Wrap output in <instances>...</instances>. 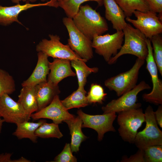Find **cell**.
I'll return each instance as SVG.
<instances>
[{
	"label": "cell",
	"mask_w": 162,
	"mask_h": 162,
	"mask_svg": "<svg viewBox=\"0 0 162 162\" xmlns=\"http://www.w3.org/2000/svg\"><path fill=\"white\" fill-rule=\"evenodd\" d=\"M107 94V93L104 92L103 87L100 85L92 83L86 98L89 104H102Z\"/></svg>",
	"instance_id": "obj_30"
},
{
	"label": "cell",
	"mask_w": 162,
	"mask_h": 162,
	"mask_svg": "<svg viewBox=\"0 0 162 162\" xmlns=\"http://www.w3.org/2000/svg\"><path fill=\"white\" fill-rule=\"evenodd\" d=\"M12 2L16 4H19L20 2L22 1L23 2H28L33 3L35 2L37 0H11Z\"/></svg>",
	"instance_id": "obj_37"
},
{
	"label": "cell",
	"mask_w": 162,
	"mask_h": 162,
	"mask_svg": "<svg viewBox=\"0 0 162 162\" xmlns=\"http://www.w3.org/2000/svg\"><path fill=\"white\" fill-rule=\"evenodd\" d=\"M124 37L122 30L116 31L112 34L96 35L92 40V46L95 52L103 56L108 62L112 56H115L122 47Z\"/></svg>",
	"instance_id": "obj_8"
},
{
	"label": "cell",
	"mask_w": 162,
	"mask_h": 162,
	"mask_svg": "<svg viewBox=\"0 0 162 162\" xmlns=\"http://www.w3.org/2000/svg\"><path fill=\"white\" fill-rule=\"evenodd\" d=\"M146 42L148 54L145 59L146 68L151 76L153 86L151 92L143 94L142 97L146 102L156 105H162V81L158 77V68L154 58L150 39L147 38Z\"/></svg>",
	"instance_id": "obj_12"
},
{
	"label": "cell",
	"mask_w": 162,
	"mask_h": 162,
	"mask_svg": "<svg viewBox=\"0 0 162 162\" xmlns=\"http://www.w3.org/2000/svg\"><path fill=\"white\" fill-rule=\"evenodd\" d=\"M0 116L4 122L16 124L29 120L21 105L6 94L0 97Z\"/></svg>",
	"instance_id": "obj_14"
},
{
	"label": "cell",
	"mask_w": 162,
	"mask_h": 162,
	"mask_svg": "<svg viewBox=\"0 0 162 162\" xmlns=\"http://www.w3.org/2000/svg\"><path fill=\"white\" fill-rule=\"evenodd\" d=\"M72 20L78 29L92 40L95 35H102L108 30L105 19L87 4L80 6Z\"/></svg>",
	"instance_id": "obj_1"
},
{
	"label": "cell",
	"mask_w": 162,
	"mask_h": 162,
	"mask_svg": "<svg viewBox=\"0 0 162 162\" xmlns=\"http://www.w3.org/2000/svg\"><path fill=\"white\" fill-rule=\"evenodd\" d=\"M75 116L70 113L62 104L58 95H56L51 102L40 110L31 115V118L36 120L41 118L52 120L59 124L66 120L74 118Z\"/></svg>",
	"instance_id": "obj_13"
},
{
	"label": "cell",
	"mask_w": 162,
	"mask_h": 162,
	"mask_svg": "<svg viewBox=\"0 0 162 162\" xmlns=\"http://www.w3.org/2000/svg\"><path fill=\"white\" fill-rule=\"evenodd\" d=\"M68 125L71 136L70 147L72 152H77L79 150L81 143L87 138L82 130V122L78 116L74 118L64 121Z\"/></svg>",
	"instance_id": "obj_21"
},
{
	"label": "cell",
	"mask_w": 162,
	"mask_h": 162,
	"mask_svg": "<svg viewBox=\"0 0 162 162\" xmlns=\"http://www.w3.org/2000/svg\"><path fill=\"white\" fill-rule=\"evenodd\" d=\"M146 125L137 132L134 143L139 149L144 150L153 145H162V131L158 127L152 107L148 105L145 112Z\"/></svg>",
	"instance_id": "obj_4"
},
{
	"label": "cell",
	"mask_w": 162,
	"mask_h": 162,
	"mask_svg": "<svg viewBox=\"0 0 162 162\" xmlns=\"http://www.w3.org/2000/svg\"><path fill=\"white\" fill-rule=\"evenodd\" d=\"M48 0H41V1L42 2H44L46 1H47ZM51 1H52L53 2H54L57 6V7H58V6L57 4V2L59 1V0H50Z\"/></svg>",
	"instance_id": "obj_39"
},
{
	"label": "cell",
	"mask_w": 162,
	"mask_h": 162,
	"mask_svg": "<svg viewBox=\"0 0 162 162\" xmlns=\"http://www.w3.org/2000/svg\"><path fill=\"white\" fill-rule=\"evenodd\" d=\"M154 50L153 56L158 71L162 76V38L160 34L152 37L150 39Z\"/></svg>",
	"instance_id": "obj_29"
},
{
	"label": "cell",
	"mask_w": 162,
	"mask_h": 162,
	"mask_svg": "<svg viewBox=\"0 0 162 162\" xmlns=\"http://www.w3.org/2000/svg\"><path fill=\"white\" fill-rule=\"evenodd\" d=\"M151 88L150 86L142 81L133 89L117 99L112 100L102 107L103 114L117 112L133 109L140 108V103H137L138 94L143 90Z\"/></svg>",
	"instance_id": "obj_7"
},
{
	"label": "cell",
	"mask_w": 162,
	"mask_h": 162,
	"mask_svg": "<svg viewBox=\"0 0 162 162\" xmlns=\"http://www.w3.org/2000/svg\"><path fill=\"white\" fill-rule=\"evenodd\" d=\"M105 8V17L116 31L122 30L127 23L124 12L115 0H103Z\"/></svg>",
	"instance_id": "obj_19"
},
{
	"label": "cell",
	"mask_w": 162,
	"mask_h": 162,
	"mask_svg": "<svg viewBox=\"0 0 162 162\" xmlns=\"http://www.w3.org/2000/svg\"><path fill=\"white\" fill-rule=\"evenodd\" d=\"M121 162H145L144 154V150L139 149L135 154L130 157L126 156L122 157Z\"/></svg>",
	"instance_id": "obj_33"
},
{
	"label": "cell",
	"mask_w": 162,
	"mask_h": 162,
	"mask_svg": "<svg viewBox=\"0 0 162 162\" xmlns=\"http://www.w3.org/2000/svg\"><path fill=\"white\" fill-rule=\"evenodd\" d=\"M54 162H76L77 159L72 154L70 144L66 143L61 152L54 158Z\"/></svg>",
	"instance_id": "obj_32"
},
{
	"label": "cell",
	"mask_w": 162,
	"mask_h": 162,
	"mask_svg": "<svg viewBox=\"0 0 162 162\" xmlns=\"http://www.w3.org/2000/svg\"><path fill=\"white\" fill-rule=\"evenodd\" d=\"M145 162H162V145L149 146L144 150Z\"/></svg>",
	"instance_id": "obj_31"
},
{
	"label": "cell",
	"mask_w": 162,
	"mask_h": 162,
	"mask_svg": "<svg viewBox=\"0 0 162 162\" xmlns=\"http://www.w3.org/2000/svg\"><path fill=\"white\" fill-rule=\"evenodd\" d=\"M46 122V120H40L36 123L25 121L18 123L16 124L17 128L13 135L19 139H28L32 142L36 143L38 137L35 135V132L40 125Z\"/></svg>",
	"instance_id": "obj_22"
},
{
	"label": "cell",
	"mask_w": 162,
	"mask_h": 162,
	"mask_svg": "<svg viewBox=\"0 0 162 162\" xmlns=\"http://www.w3.org/2000/svg\"><path fill=\"white\" fill-rule=\"evenodd\" d=\"M87 61L82 59L70 60L71 66L76 72L78 82V88H84L87 82V78L91 74L98 71L97 67L89 68L86 64Z\"/></svg>",
	"instance_id": "obj_23"
},
{
	"label": "cell",
	"mask_w": 162,
	"mask_h": 162,
	"mask_svg": "<svg viewBox=\"0 0 162 162\" xmlns=\"http://www.w3.org/2000/svg\"><path fill=\"white\" fill-rule=\"evenodd\" d=\"M53 6L52 1L44 3L31 4L29 2L24 4H20L11 6H3L0 5V24L7 26L14 22L22 24L18 20L19 15L22 11L30 8L42 6Z\"/></svg>",
	"instance_id": "obj_15"
},
{
	"label": "cell",
	"mask_w": 162,
	"mask_h": 162,
	"mask_svg": "<svg viewBox=\"0 0 162 162\" xmlns=\"http://www.w3.org/2000/svg\"><path fill=\"white\" fill-rule=\"evenodd\" d=\"M89 1L96 2L99 6L103 5V0H59L57 4L64 10L67 17L72 19L78 13L81 4Z\"/></svg>",
	"instance_id": "obj_26"
},
{
	"label": "cell",
	"mask_w": 162,
	"mask_h": 162,
	"mask_svg": "<svg viewBox=\"0 0 162 162\" xmlns=\"http://www.w3.org/2000/svg\"><path fill=\"white\" fill-rule=\"evenodd\" d=\"M15 88L13 77L6 71L0 68V97L4 94H12Z\"/></svg>",
	"instance_id": "obj_28"
},
{
	"label": "cell",
	"mask_w": 162,
	"mask_h": 162,
	"mask_svg": "<svg viewBox=\"0 0 162 162\" xmlns=\"http://www.w3.org/2000/svg\"><path fill=\"white\" fill-rule=\"evenodd\" d=\"M118 113L117 122L120 136L124 141L134 143L138 129L145 122L142 109H133Z\"/></svg>",
	"instance_id": "obj_3"
},
{
	"label": "cell",
	"mask_w": 162,
	"mask_h": 162,
	"mask_svg": "<svg viewBox=\"0 0 162 162\" xmlns=\"http://www.w3.org/2000/svg\"><path fill=\"white\" fill-rule=\"evenodd\" d=\"M145 60L137 58L130 70L107 79L104 82L105 86L115 91L118 97L131 90L136 85L139 71Z\"/></svg>",
	"instance_id": "obj_5"
},
{
	"label": "cell",
	"mask_w": 162,
	"mask_h": 162,
	"mask_svg": "<svg viewBox=\"0 0 162 162\" xmlns=\"http://www.w3.org/2000/svg\"><path fill=\"white\" fill-rule=\"evenodd\" d=\"M124 37V43L117 53L112 57L107 62L109 64H115L121 56L130 54L137 58L145 60L148 54L145 35L137 29L127 23L122 30Z\"/></svg>",
	"instance_id": "obj_2"
},
{
	"label": "cell",
	"mask_w": 162,
	"mask_h": 162,
	"mask_svg": "<svg viewBox=\"0 0 162 162\" xmlns=\"http://www.w3.org/2000/svg\"><path fill=\"white\" fill-rule=\"evenodd\" d=\"M84 88L78 89L64 100H61L64 107L67 110L73 108L84 107L88 105Z\"/></svg>",
	"instance_id": "obj_24"
},
{
	"label": "cell",
	"mask_w": 162,
	"mask_h": 162,
	"mask_svg": "<svg viewBox=\"0 0 162 162\" xmlns=\"http://www.w3.org/2000/svg\"><path fill=\"white\" fill-rule=\"evenodd\" d=\"M124 13L126 17H130L134 12H146L149 10L145 0H115Z\"/></svg>",
	"instance_id": "obj_25"
},
{
	"label": "cell",
	"mask_w": 162,
	"mask_h": 162,
	"mask_svg": "<svg viewBox=\"0 0 162 162\" xmlns=\"http://www.w3.org/2000/svg\"><path fill=\"white\" fill-rule=\"evenodd\" d=\"M154 115L158 125L162 128V106L160 105L157 110L154 112Z\"/></svg>",
	"instance_id": "obj_35"
},
{
	"label": "cell",
	"mask_w": 162,
	"mask_h": 162,
	"mask_svg": "<svg viewBox=\"0 0 162 162\" xmlns=\"http://www.w3.org/2000/svg\"><path fill=\"white\" fill-rule=\"evenodd\" d=\"M77 113L82 120V128H89L95 130L98 133V140L99 141L103 140L106 133L116 131L113 125L117 116L116 112L100 115H90L85 113L81 110H79Z\"/></svg>",
	"instance_id": "obj_10"
},
{
	"label": "cell",
	"mask_w": 162,
	"mask_h": 162,
	"mask_svg": "<svg viewBox=\"0 0 162 162\" xmlns=\"http://www.w3.org/2000/svg\"><path fill=\"white\" fill-rule=\"evenodd\" d=\"M133 14L136 20L126 17V20L131 23L147 38L150 39L154 36L162 33V21L156 13L150 10L146 12L136 10Z\"/></svg>",
	"instance_id": "obj_9"
},
{
	"label": "cell",
	"mask_w": 162,
	"mask_h": 162,
	"mask_svg": "<svg viewBox=\"0 0 162 162\" xmlns=\"http://www.w3.org/2000/svg\"><path fill=\"white\" fill-rule=\"evenodd\" d=\"M35 134L37 137L46 138H56L60 139L63 136L58 127V124L52 123H43L35 130Z\"/></svg>",
	"instance_id": "obj_27"
},
{
	"label": "cell",
	"mask_w": 162,
	"mask_h": 162,
	"mask_svg": "<svg viewBox=\"0 0 162 162\" xmlns=\"http://www.w3.org/2000/svg\"><path fill=\"white\" fill-rule=\"evenodd\" d=\"M38 60L36 65L30 76L22 83V87L34 86L41 82L47 81V76L50 71L48 57L41 52L38 53Z\"/></svg>",
	"instance_id": "obj_17"
},
{
	"label": "cell",
	"mask_w": 162,
	"mask_h": 162,
	"mask_svg": "<svg viewBox=\"0 0 162 162\" xmlns=\"http://www.w3.org/2000/svg\"><path fill=\"white\" fill-rule=\"evenodd\" d=\"M49 36V40L43 39L37 45L36 50L37 52H42L48 57L53 58L66 59L70 61L82 59L68 44H62L58 36L50 34Z\"/></svg>",
	"instance_id": "obj_11"
},
{
	"label": "cell",
	"mask_w": 162,
	"mask_h": 162,
	"mask_svg": "<svg viewBox=\"0 0 162 162\" xmlns=\"http://www.w3.org/2000/svg\"><path fill=\"white\" fill-rule=\"evenodd\" d=\"M12 154L8 153L0 154V162H17V159L13 160L11 159Z\"/></svg>",
	"instance_id": "obj_36"
},
{
	"label": "cell",
	"mask_w": 162,
	"mask_h": 162,
	"mask_svg": "<svg viewBox=\"0 0 162 162\" xmlns=\"http://www.w3.org/2000/svg\"><path fill=\"white\" fill-rule=\"evenodd\" d=\"M22 87L18 96L17 102L22 106L29 120L31 115L38 110L35 87Z\"/></svg>",
	"instance_id": "obj_20"
},
{
	"label": "cell",
	"mask_w": 162,
	"mask_h": 162,
	"mask_svg": "<svg viewBox=\"0 0 162 162\" xmlns=\"http://www.w3.org/2000/svg\"><path fill=\"white\" fill-rule=\"evenodd\" d=\"M34 87L38 111L49 104L54 97L60 92L58 85H55L47 81L39 83Z\"/></svg>",
	"instance_id": "obj_18"
},
{
	"label": "cell",
	"mask_w": 162,
	"mask_h": 162,
	"mask_svg": "<svg viewBox=\"0 0 162 162\" xmlns=\"http://www.w3.org/2000/svg\"><path fill=\"white\" fill-rule=\"evenodd\" d=\"M68 32V45L82 59L88 61L93 57L92 40L87 38L76 27L72 19L68 17L62 20Z\"/></svg>",
	"instance_id": "obj_6"
},
{
	"label": "cell",
	"mask_w": 162,
	"mask_h": 162,
	"mask_svg": "<svg viewBox=\"0 0 162 162\" xmlns=\"http://www.w3.org/2000/svg\"><path fill=\"white\" fill-rule=\"evenodd\" d=\"M70 61L66 59L54 58L49 63L50 72L47 81L56 85L63 79L69 76H74L76 74L71 69Z\"/></svg>",
	"instance_id": "obj_16"
},
{
	"label": "cell",
	"mask_w": 162,
	"mask_h": 162,
	"mask_svg": "<svg viewBox=\"0 0 162 162\" xmlns=\"http://www.w3.org/2000/svg\"><path fill=\"white\" fill-rule=\"evenodd\" d=\"M150 10L156 13H162V0H145Z\"/></svg>",
	"instance_id": "obj_34"
},
{
	"label": "cell",
	"mask_w": 162,
	"mask_h": 162,
	"mask_svg": "<svg viewBox=\"0 0 162 162\" xmlns=\"http://www.w3.org/2000/svg\"><path fill=\"white\" fill-rule=\"evenodd\" d=\"M4 122L3 120L0 116V134L1 132L2 129V126L3 125V123Z\"/></svg>",
	"instance_id": "obj_38"
}]
</instances>
